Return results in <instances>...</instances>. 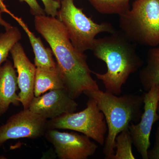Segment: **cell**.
<instances>
[{
	"label": "cell",
	"instance_id": "cell-20",
	"mask_svg": "<svg viewBox=\"0 0 159 159\" xmlns=\"http://www.w3.org/2000/svg\"><path fill=\"white\" fill-rule=\"evenodd\" d=\"M20 2H25L30 8V12L34 16L46 15L44 9L42 8L37 0H19Z\"/></svg>",
	"mask_w": 159,
	"mask_h": 159
},
{
	"label": "cell",
	"instance_id": "cell-11",
	"mask_svg": "<svg viewBox=\"0 0 159 159\" xmlns=\"http://www.w3.org/2000/svg\"><path fill=\"white\" fill-rule=\"evenodd\" d=\"M13 66L17 71L18 94L20 102L24 109H29L34 97V88L36 67L27 57L20 43L15 44L10 51Z\"/></svg>",
	"mask_w": 159,
	"mask_h": 159
},
{
	"label": "cell",
	"instance_id": "cell-9",
	"mask_svg": "<svg viewBox=\"0 0 159 159\" xmlns=\"http://www.w3.org/2000/svg\"><path fill=\"white\" fill-rule=\"evenodd\" d=\"M44 136L53 145L60 159H87L98 148L90 138L74 132L48 129Z\"/></svg>",
	"mask_w": 159,
	"mask_h": 159
},
{
	"label": "cell",
	"instance_id": "cell-6",
	"mask_svg": "<svg viewBox=\"0 0 159 159\" xmlns=\"http://www.w3.org/2000/svg\"><path fill=\"white\" fill-rule=\"evenodd\" d=\"M48 129H70L81 133L100 145H104L107 131L105 117L96 100L89 98L86 108L48 120Z\"/></svg>",
	"mask_w": 159,
	"mask_h": 159
},
{
	"label": "cell",
	"instance_id": "cell-15",
	"mask_svg": "<svg viewBox=\"0 0 159 159\" xmlns=\"http://www.w3.org/2000/svg\"><path fill=\"white\" fill-rule=\"evenodd\" d=\"M139 78L146 92L152 86L159 84V45L148 51L146 65L140 71Z\"/></svg>",
	"mask_w": 159,
	"mask_h": 159
},
{
	"label": "cell",
	"instance_id": "cell-12",
	"mask_svg": "<svg viewBox=\"0 0 159 159\" xmlns=\"http://www.w3.org/2000/svg\"><path fill=\"white\" fill-rule=\"evenodd\" d=\"M18 88L15 68L12 62L7 60L0 66V116L6 113L11 104L20 105L16 93Z\"/></svg>",
	"mask_w": 159,
	"mask_h": 159
},
{
	"label": "cell",
	"instance_id": "cell-5",
	"mask_svg": "<svg viewBox=\"0 0 159 159\" xmlns=\"http://www.w3.org/2000/svg\"><path fill=\"white\" fill-rule=\"evenodd\" d=\"M60 2L57 18L63 24L71 42L80 51H92L97 34H111L116 31L110 23L95 22L76 6L74 0H61Z\"/></svg>",
	"mask_w": 159,
	"mask_h": 159
},
{
	"label": "cell",
	"instance_id": "cell-4",
	"mask_svg": "<svg viewBox=\"0 0 159 159\" xmlns=\"http://www.w3.org/2000/svg\"><path fill=\"white\" fill-rule=\"evenodd\" d=\"M119 17L120 31L134 43L159 45V0H135Z\"/></svg>",
	"mask_w": 159,
	"mask_h": 159
},
{
	"label": "cell",
	"instance_id": "cell-3",
	"mask_svg": "<svg viewBox=\"0 0 159 159\" xmlns=\"http://www.w3.org/2000/svg\"><path fill=\"white\" fill-rule=\"evenodd\" d=\"M84 94L93 98L105 117L107 126L103 152L105 159H111L115 152L116 137L128 129L132 122H139L142 114L144 96L133 94L122 96L100 90L86 91Z\"/></svg>",
	"mask_w": 159,
	"mask_h": 159
},
{
	"label": "cell",
	"instance_id": "cell-1",
	"mask_svg": "<svg viewBox=\"0 0 159 159\" xmlns=\"http://www.w3.org/2000/svg\"><path fill=\"white\" fill-rule=\"evenodd\" d=\"M35 30L50 46L57 61L65 89L71 98H78L86 91L99 90L87 62V57L71 42L63 24L56 17L34 16Z\"/></svg>",
	"mask_w": 159,
	"mask_h": 159
},
{
	"label": "cell",
	"instance_id": "cell-18",
	"mask_svg": "<svg viewBox=\"0 0 159 159\" xmlns=\"http://www.w3.org/2000/svg\"><path fill=\"white\" fill-rule=\"evenodd\" d=\"M133 141L128 128L118 134L115 140V154L111 159H135L132 151Z\"/></svg>",
	"mask_w": 159,
	"mask_h": 159
},
{
	"label": "cell",
	"instance_id": "cell-19",
	"mask_svg": "<svg viewBox=\"0 0 159 159\" xmlns=\"http://www.w3.org/2000/svg\"><path fill=\"white\" fill-rule=\"evenodd\" d=\"M44 6V11L47 16L56 17L60 8L61 2L58 0H41Z\"/></svg>",
	"mask_w": 159,
	"mask_h": 159
},
{
	"label": "cell",
	"instance_id": "cell-24",
	"mask_svg": "<svg viewBox=\"0 0 159 159\" xmlns=\"http://www.w3.org/2000/svg\"><path fill=\"white\" fill-rule=\"evenodd\" d=\"M157 113H158V115L159 116V102L158 104Z\"/></svg>",
	"mask_w": 159,
	"mask_h": 159
},
{
	"label": "cell",
	"instance_id": "cell-17",
	"mask_svg": "<svg viewBox=\"0 0 159 159\" xmlns=\"http://www.w3.org/2000/svg\"><path fill=\"white\" fill-rule=\"evenodd\" d=\"M0 33V66L7 60L9 52L16 43L21 39L22 35L18 28L11 26Z\"/></svg>",
	"mask_w": 159,
	"mask_h": 159
},
{
	"label": "cell",
	"instance_id": "cell-21",
	"mask_svg": "<svg viewBox=\"0 0 159 159\" xmlns=\"http://www.w3.org/2000/svg\"><path fill=\"white\" fill-rule=\"evenodd\" d=\"M148 159H159V126L156 133L155 142L153 148L148 150Z\"/></svg>",
	"mask_w": 159,
	"mask_h": 159
},
{
	"label": "cell",
	"instance_id": "cell-13",
	"mask_svg": "<svg viewBox=\"0 0 159 159\" xmlns=\"http://www.w3.org/2000/svg\"><path fill=\"white\" fill-rule=\"evenodd\" d=\"M11 16L14 19L22 28L28 35L29 41L34 53V65L36 67L52 68L57 66L53 58V53L51 48H46L41 39L37 37L31 32L29 27L21 18L15 16L13 14Z\"/></svg>",
	"mask_w": 159,
	"mask_h": 159
},
{
	"label": "cell",
	"instance_id": "cell-2",
	"mask_svg": "<svg viewBox=\"0 0 159 159\" xmlns=\"http://www.w3.org/2000/svg\"><path fill=\"white\" fill-rule=\"evenodd\" d=\"M110 34L96 39L92 50L95 57L105 63L107 71L92 74L102 81L105 92L119 96L129 77L142 67L143 61L137 54L136 44L121 31Z\"/></svg>",
	"mask_w": 159,
	"mask_h": 159
},
{
	"label": "cell",
	"instance_id": "cell-10",
	"mask_svg": "<svg viewBox=\"0 0 159 159\" xmlns=\"http://www.w3.org/2000/svg\"><path fill=\"white\" fill-rule=\"evenodd\" d=\"M78 104L65 89L51 90L41 96L34 97L29 109L45 119H54L76 111Z\"/></svg>",
	"mask_w": 159,
	"mask_h": 159
},
{
	"label": "cell",
	"instance_id": "cell-22",
	"mask_svg": "<svg viewBox=\"0 0 159 159\" xmlns=\"http://www.w3.org/2000/svg\"><path fill=\"white\" fill-rule=\"evenodd\" d=\"M3 11H2L1 9H0V25H1L3 26L5 28V29H8V28H10L11 26L10 24L6 22L5 20L3 19L2 17V13Z\"/></svg>",
	"mask_w": 159,
	"mask_h": 159
},
{
	"label": "cell",
	"instance_id": "cell-14",
	"mask_svg": "<svg viewBox=\"0 0 159 159\" xmlns=\"http://www.w3.org/2000/svg\"><path fill=\"white\" fill-rule=\"evenodd\" d=\"M61 89L65 87L57 65L54 67H36L34 97H39L48 90Z\"/></svg>",
	"mask_w": 159,
	"mask_h": 159
},
{
	"label": "cell",
	"instance_id": "cell-8",
	"mask_svg": "<svg viewBox=\"0 0 159 159\" xmlns=\"http://www.w3.org/2000/svg\"><path fill=\"white\" fill-rule=\"evenodd\" d=\"M48 121L29 109L12 115L6 123L0 126V147L9 140L36 139L44 136L48 130Z\"/></svg>",
	"mask_w": 159,
	"mask_h": 159
},
{
	"label": "cell",
	"instance_id": "cell-23",
	"mask_svg": "<svg viewBox=\"0 0 159 159\" xmlns=\"http://www.w3.org/2000/svg\"><path fill=\"white\" fill-rule=\"evenodd\" d=\"M4 1L5 0H0V9L2 10L3 12H6L11 15L12 13L7 9V7L4 3Z\"/></svg>",
	"mask_w": 159,
	"mask_h": 159
},
{
	"label": "cell",
	"instance_id": "cell-16",
	"mask_svg": "<svg viewBox=\"0 0 159 159\" xmlns=\"http://www.w3.org/2000/svg\"><path fill=\"white\" fill-rule=\"evenodd\" d=\"M94 9L103 14H124L130 9V0H88Z\"/></svg>",
	"mask_w": 159,
	"mask_h": 159
},
{
	"label": "cell",
	"instance_id": "cell-7",
	"mask_svg": "<svg viewBox=\"0 0 159 159\" xmlns=\"http://www.w3.org/2000/svg\"><path fill=\"white\" fill-rule=\"evenodd\" d=\"M144 111L138 124L132 122L128 127L133 144L143 159H148L150 137L152 126L159 119V84L153 86L143 94Z\"/></svg>",
	"mask_w": 159,
	"mask_h": 159
}]
</instances>
